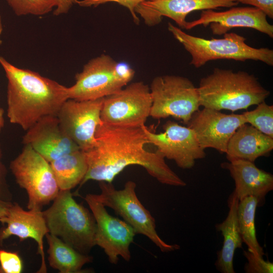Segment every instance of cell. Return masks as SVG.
Segmentation results:
<instances>
[{
    "instance_id": "cell-1",
    "label": "cell",
    "mask_w": 273,
    "mask_h": 273,
    "mask_svg": "<svg viewBox=\"0 0 273 273\" xmlns=\"http://www.w3.org/2000/svg\"><path fill=\"white\" fill-rule=\"evenodd\" d=\"M96 143L85 153L87 170L80 186L89 180L112 183L128 166H142L161 184L185 187L186 183L166 164L158 152H150L143 128L121 127L103 123L95 133Z\"/></svg>"
},
{
    "instance_id": "cell-2",
    "label": "cell",
    "mask_w": 273,
    "mask_h": 273,
    "mask_svg": "<svg viewBox=\"0 0 273 273\" xmlns=\"http://www.w3.org/2000/svg\"><path fill=\"white\" fill-rule=\"evenodd\" d=\"M8 79L9 121L27 130L40 118L57 115L68 99V87L32 70L18 68L0 56Z\"/></svg>"
},
{
    "instance_id": "cell-3",
    "label": "cell",
    "mask_w": 273,
    "mask_h": 273,
    "mask_svg": "<svg viewBox=\"0 0 273 273\" xmlns=\"http://www.w3.org/2000/svg\"><path fill=\"white\" fill-rule=\"evenodd\" d=\"M200 106L233 112L265 101L270 92L253 74L215 68L197 87Z\"/></svg>"
},
{
    "instance_id": "cell-4",
    "label": "cell",
    "mask_w": 273,
    "mask_h": 273,
    "mask_svg": "<svg viewBox=\"0 0 273 273\" xmlns=\"http://www.w3.org/2000/svg\"><path fill=\"white\" fill-rule=\"evenodd\" d=\"M42 212L49 233L77 251L88 255L96 246L95 217L75 200L71 190H60L51 207Z\"/></svg>"
},
{
    "instance_id": "cell-5",
    "label": "cell",
    "mask_w": 273,
    "mask_h": 273,
    "mask_svg": "<svg viewBox=\"0 0 273 273\" xmlns=\"http://www.w3.org/2000/svg\"><path fill=\"white\" fill-rule=\"evenodd\" d=\"M168 29L191 55L190 64L197 68L219 59L252 60L273 66L272 50L251 47L245 42V37L236 33L227 32L223 38L208 39L189 34L171 23H168Z\"/></svg>"
},
{
    "instance_id": "cell-6",
    "label": "cell",
    "mask_w": 273,
    "mask_h": 273,
    "mask_svg": "<svg viewBox=\"0 0 273 273\" xmlns=\"http://www.w3.org/2000/svg\"><path fill=\"white\" fill-rule=\"evenodd\" d=\"M134 70L125 62H116L103 54L91 59L75 75L68 87V98L86 101L103 98L124 87L133 78Z\"/></svg>"
},
{
    "instance_id": "cell-7",
    "label": "cell",
    "mask_w": 273,
    "mask_h": 273,
    "mask_svg": "<svg viewBox=\"0 0 273 273\" xmlns=\"http://www.w3.org/2000/svg\"><path fill=\"white\" fill-rule=\"evenodd\" d=\"M99 186L101 192L96 194L97 198L105 207L111 208L120 215L136 234L146 236L163 252L180 248L178 245L166 243L159 236L155 219L139 200L133 181H127L121 190L116 189L112 183L99 181Z\"/></svg>"
},
{
    "instance_id": "cell-8",
    "label": "cell",
    "mask_w": 273,
    "mask_h": 273,
    "mask_svg": "<svg viewBox=\"0 0 273 273\" xmlns=\"http://www.w3.org/2000/svg\"><path fill=\"white\" fill-rule=\"evenodd\" d=\"M10 169L17 184L27 192L28 209L41 210L57 196L60 189L50 163L30 146H24Z\"/></svg>"
},
{
    "instance_id": "cell-9",
    "label": "cell",
    "mask_w": 273,
    "mask_h": 273,
    "mask_svg": "<svg viewBox=\"0 0 273 273\" xmlns=\"http://www.w3.org/2000/svg\"><path fill=\"white\" fill-rule=\"evenodd\" d=\"M152 104L150 116L160 119L172 117L187 124L200 107L198 88L185 77L158 76L150 86Z\"/></svg>"
},
{
    "instance_id": "cell-10",
    "label": "cell",
    "mask_w": 273,
    "mask_h": 273,
    "mask_svg": "<svg viewBox=\"0 0 273 273\" xmlns=\"http://www.w3.org/2000/svg\"><path fill=\"white\" fill-rule=\"evenodd\" d=\"M152 104L150 87L142 81L134 82L104 98L101 119L109 125L142 127L150 116Z\"/></svg>"
},
{
    "instance_id": "cell-11",
    "label": "cell",
    "mask_w": 273,
    "mask_h": 273,
    "mask_svg": "<svg viewBox=\"0 0 273 273\" xmlns=\"http://www.w3.org/2000/svg\"><path fill=\"white\" fill-rule=\"evenodd\" d=\"M84 199L96 222L95 245L102 248L109 262L117 264L119 256L129 261V250L136 233L125 221L109 214L96 194H87Z\"/></svg>"
},
{
    "instance_id": "cell-12",
    "label": "cell",
    "mask_w": 273,
    "mask_h": 273,
    "mask_svg": "<svg viewBox=\"0 0 273 273\" xmlns=\"http://www.w3.org/2000/svg\"><path fill=\"white\" fill-rule=\"evenodd\" d=\"M143 128L149 141L164 158L173 160L179 168H193L196 160L206 155L194 131L189 127L169 120L163 126L164 131L156 133L146 125Z\"/></svg>"
},
{
    "instance_id": "cell-13",
    "label": "cell",
    "mask_w": 273,
    "mask_h": 273,
    "mask_svg": "<svg viewBox=\"0 0 273 273\" xmlns=\"http://www.w3.org/2000/svg\"><path fill=\"white\" fill-rule=\"evenodd\" d=\"M103 98L78 101L69 99L62 105L57 117L64 132L79 149L86 151L96 143L95 133L102 122Z\"/></svg>"
},
{
    "instance_id": "cell-14",
    "label": "cell",
    "mask_w": 273,
    "mask_h": 273,
    "mask_svg": "<svg viewBox=\"0 0 273 273\" xmlns=\"http://www.w3.org/2000/svg\"><path fill=\"white\" fill-rule=\"evenodd\" d=\"M246 123L243 114H226L203 108L192 115L187 126L195 132L202 148H213L225 153L230 139L237 129Z\"/></svg>"
},
{
    "instance_id": "cell-15",
    "label": "cell",
    "mask_w": 273,
    "mask_h": 273,
    "mask_svg": "<svg viewBox=\"0 0 273 273\" xmlns=\"http://www.w3.org/2000/svg\"><path fill=\"white\" fill-rule=\"evenodd\" d=\"M266 18L262 11L255 7H233L222 12L209 9L202 10L198 19L187 22L185 29L210 25L213 34L221 35L233 28L245 27L255 29L272 38L273 26Z\"/></svg>"
},
{
    "instance_id": "cell-16",
    "label": "cell",
    "mask_w": 273,
    "mask_h": 273,
    "mask_svg": "<svg viewBox=\"0 0 273 273\" xmlns=\"http://www.w3.org/2000/svg\"><path fill=\"white\" fill-rule=\"evenodd\" d=\"M239 4L237 0H151L140 3L135 13L140 14L149 26L158 24L165 16L173 20L182 29L185 28L187 16L192 12L230 8Z\"/></svg>"
},
{
    "instance_id": "cell-17",
    "label": "cell",
    "mask_w": 273,
    "mask_h": 273,
    "mask_svg": "<svg viewBox=\"0 0 273 273\" xmlns=\"http://www.w3.org/2000/svg\"><path fill=\"white\" fill-rule=\"evenodd\" d=\"M22 143L30 146L50 163L65 154L80 150L64 132L56 115H48L39 119L26 130Z\"/></svg>"
},
{
    "instance_id": "cell-18",
    "label": "cell",
    "mask_w": 273,
    "mask_h": 273,
    "mask_svg": "<svg viewBox=\"0 0 273 273\" xmlns=\"http://www.w3.org/2000/svg\"><path fill=\"white\" fill-rule=\"evenodd\" d=\"M6 226L0 229V246L12 236L18 237L20 241L27 239L34 240L37 244L38 253L41 255V264L38 272H46L43 249V238L49 233L41 210H25L18 203H12L6 215L0 219Z\"/></svg>"
},
{
    "instance_id": "cell-19",
    "label": "cell",
    "mask_w": 273,
    "mask_h": 273,
    "mask_svg": "<svg viewBox=\"0 0 273 273\" xmlns=\"http://www.w3.org/2000/svg\"><path fill=\"white\" fill-rule=\"evenodd\" d=\"M221 167L229 170L234 180L239 201L246 197H256L259 203L273 190V175L258 168L254 162L236 159L223 162Z\"/></svg>"
},
{
    "instance_id": "cell-20",
    "label": "cell",
    "mask_w": 273,
    "mask_h": 273,
    "mask_svg": "<svg viewBox=\"0 0 273 273\" xmlns=\"http://www.w3.org/2000/svg\"><path fill=\"white\" fill-rule=\"evenodd\" d=\"M273 149V138L265 134L248 123L240 126L229 140L227 159H241L254 162L267 156Z\"/></svg>"
},
{
    "instance_id": "cell-21",
    "label": "cell",
    "mask_w": 273,
    "mask_h": 273,
    "mask_svg": "<svg viewBox=\"0 0 273 273\" xmlns=\"http://www.w3.org/2000/svg\"><path fill=\"white\" fill-rule=\"evenodd\" d=\"M239 201L233 192L228 199L229 211L226 218L215 225L223 238L222 248L217 252L215 263L216 269L221 273H235L233 265L235 252L237 248L242 247L237 216Z\"/></svg>"
},
{
    "instance_id": "cell-22",
    "label": "cell",
    "mask_w": 273,
    "mask_h": 273,
    "mask_svg": "<svg viewBox=\"0 0 273 273\" xmlns=\"http://www.w3.org/2000/svg\"><path fill=\"white\" fill-rule=\"evenodd\" d=\"M49 248L48 261L50 266L61 273L83 272L82 267L91 262L93 257L83 254L65 243L58 237L48 233L45 237Z\"/></svg>"
},
{
    "instance_id": "cell-23",
    "label": "cell",
    "mask_w": 273,
    "mask_h": 273,
    "mask_svg": "<svg viewBox=\"0 0 273 273\" xmlns=\"http://www.w3.org/2000/svg\"><path fill=\"white\" fill-rule=\"evenodd\" d=\"M60 190H71L80 185L87 170L85 153L78 150L50 162Z\"/></svg>"
},
{
    "instance_id": "cell-24",
    "label": "cell",
    "mask_w": 273,
    "mask_h": 273,
    "mask_svg": "<svg viewBox=\"0 0 273 273\" xmlns=\"http://www.w3.org/2000/svg\"><path fill=\"white\" fill-rule=\"evenodd\" d=\"M259 204L258 199L254 196L245 197L239 201L237 216L243 243L247 246L248 250L263 257L264 252L257 241L255 223L256 210Z\"/></svg>"
},
{
    "instance_id": "cell-25",
    "label": "cell",
    "mask_w": 273,
    "mask_h": 273,
    "mask_svg": "<svg viewBox=\"0 0 273 273\" xmlns=\"http://www.w3.org/2000/svg\"><path fill=\"white\" fill-rule=\"evenodd\" d=\"M253 110L243 113L246 123L271 138H273V106L263 101Z\"/></svg>"
},
{
    "instance_id": "cell-26",
    "label": "cell",
    "mask_w": 273,
    "mask_h": 273,
    "mask_svg": "<svg viewBox=\"0 0 273 273\" xmlns=\"http://www.w3.org/2000/svg\"><path fill=\"white\" fill-rule=\"evenodd\" d=\"M17 16H42L57 5V0H6Z\"/></svg>"
},
{
    "instance_id": "cell-27",
    "label": "cell",
    "mask_w": 273,
    "mask_h": 273,
    "mask_svg": "<svg viewBox=\"0 0 273 273\" xmlns=\"http://www.w3.org/2000/svg\"><path fill=\"white\" fill-rule=\"evenodd\" d=\"M247 260L244 266L246 273H272L273 263L264 260L263 257L256 255L249 250H244L243 253Z\"/></svg>"
},
{
    "instance_id": "cell-28",
    "label": "cell",
    "mask_w": 273,
    "mask_h": 273,
    "mask_svg": "<svg viewBox=\"0 0 273 273\" xmlns=\"http://www.w3.org/2000/svg\"><path fill=\"white\" fill-rule=\"evenodd\" d=\"M0 265L3 273H21L23 271L22 260L17 252L0 249Z\"/></svg>"
},
{
    "instance_id": "cell-29",
    "label": "cell",
    "mask_w": 273,
    "mask_h": 273,
    "mask_svg": "<svg viewBox=\"0 0 273 273\" xmlns=\"http://www.w3.org/2000/svg\"><path fill=\"white\" fill-rule=\"evenodd\" d=\"M151 0H82L77 1L76 4L81 7H97L108 2H115L127 8L130 11L134 22L138 24L139 19L135 13L136 7L142 2Z\"/></svg>"
},
{
    "instance_id": "cell-30",
    "label": "cell",
    "mask_w": 273,
    "mask_h": 273,
    "mask_svg": "<svg viewBox=\"0 0 273 273\" xmlns=\"http://www.w3.org/2000/svg\"><path fill=\"white\" fill-rule=\"evenodd\" d=\"M7 169L2 162V151L0 144V199L11 201L12 195L7 183Z\"/></svg>"
},
{
    "instance_id": "cell-31",
    "label": "cell",
    "mask_w": 273,
    "mask_h": 273,
    "mask_svg": "<svg viewBox=\"0 0 273 273\" xmlns=\"http://www.w3.org/2000/svg\"><path fill=\"white\" fill-rule=\"evenodd\" d=\"M239 3L249 5L262 11L269 18H273V0H237Z\"/></svg>"
},
{
    "instance_id": "cell-32",
    "label": "cell",
    "mask_w": 273,
    "mask_h": 273,
    "mask_svg": "<svg viewBox=\"0 0 273 273\" xmlns=\"http://www.w3.org/2000/svg\"><path fill=\"white\" fill-rule=\"evenodd\" d=\"M77 0H57V5L54 11V15L59 16L68 13Z\"/></svg>"
},
{
    "instance_id": "cell-33",
    "label": "cell",
    "mask_w": 273,
    "mask_h": 273,
    "mask_svg": "<svg viewBox=\"0 0 273 273\" xmlns=\"http://www.w3.org/2000/svg\"><path fill=\"white\" fill-rule=\"evenodd\" d=\"M12 204L11 202L0 199V219L6 215Z\"/></svg>"
},
{
    "instance_id": "cell-34",
    "label": "cell",
    "mask_w": 273,
    "mask_h": 273,
    "mask_svg": "<svg viewBox=\"0 0 273 273\" xmlns=\"http://www.w3.org/2000/svg\"><path fill=\"white\" fill-rule=\"evenodd\" d=\"M4 115V110L3 108H0V132L3 128L5 124Z\"/></svg>"
},
{
    "instance_id": "cell-35",
    "label": "cell",
    "mask_w": 273,
    "mask_h": 273,
    "mask_svg": "<svg viewBox=\"0 0 273 273\" xmlns=\"http://www.w3.org/2000/svg\"><path fill=\"white\" fill-rule=\"evenodd\" d=\"M3 25H2V18L0 15V36L3 32ZM2 40L1 39V38H0V46L2 44Z\"/></svg>"
},
{
    "instance_id": "cell-36",
    "label": "cell",
    "mask_w": 273,
    "mask_h": 273,
    "mask_svg": "<svg viewBox=\"0 0 273 273\" xmlns=\"http://www.w3.org/2000/svg\"><path fill=\"white\" fill-rule=\"evenodd\" d=\"M0 273H3L2 269L1 267V265H0Z\"/></svg>"
}]
</instances>
